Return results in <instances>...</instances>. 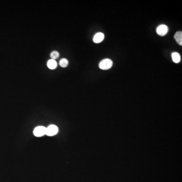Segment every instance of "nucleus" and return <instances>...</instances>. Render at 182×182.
<instances>
[{"instance_id":"7","label":"nucleus","mask_w":182,"mask_h":182,"mask_svg":"<svg viewBox=\"0 0 182 182\" xmlns=\"http://www.w3.org/2000/svg\"><path fill=\"white\" fill-rule=\"evenodd\" d=\"M171 58L173 62L175 63H178L181 61V55L178 52H173L171 53Z\"/></svg>"},{"instance_id":"3","label":"nucleus","mask_w":182,"mask_h":182,"mask_svg":"<svg viewBox=\"0 0 182 182\" xmlns=\"http://www.w3.org/2000/svg\"><path fill=\"white\" fill-rule=\"evenodd\" d=\"M46 134V128L44 127L40 126L35 128L33 131V134L37 137L44 136Z\"/></svg>"},{"instance_id":"4","label":"nucleus","mask_w":182,"mask_h":182,"mask_svg":"<svg viewBox=\"0 0 182 182\" xmlns=\"http://www.w3.org/2000/svg\"><path fill=\"white\" fill-rule=\"evenodd\" d=\"M58 132V128L55 125H50L46 128V134L47 136H53Z\"/></svg>"},{"instance_id":"8","label":"nucleus","mask_w":182,"mask_h":182,"mask_svg":"<svg viewBox=\"0 0 182 182\" xmlns=\"http://www.w3.org/2000/svg\"><path fill=\"white\" fill-rule=\"evenodd\" d=\"M47 66L50 69H54L57 67V62L55 60L51 59L48 60V61L47 62Z\"/></svg>"},{"instance_id":"6","label":"nucleus","mask_w":182,"mask_h":182,"mask_svg":"<svg viewBox=\"0 0 182 182\" xmlns=\"http://www.w3.org/2000/svg\"><path fill=\"white\" fill-rule=\"evenodd\" d=\"M174 38L175 41L179 45H182V31H177L174 35Z\"/></svg>"},{"instance_id":"10","label":"nucleus","mask_w":182,"mask_h":182,"mask_svg":"<svg viewBox=\"0 0 182 182\" xmlns=\"http://www.w3.org/2000/svg\"><path fill=\"white\" fill-rule=\"evenodd\" d=\"M50 57L52 59H56L59 57V53L56 51H54L51 53Z\"/></svg>"},{"instance_id":"2","label":"nucleus","mask_w":182,"mask_h":182,"mask_svg":"<svg viewBox=\"0 0 182 182\" xmlns=\"http://www.w3.org/2000/svg\"><path fill=\"white\" fill-rule=\"evenodd\" d=\"M169 31V28L166 25L161 24L159 25L156 29V33L160 36H165Z\"/></svg>"},{"instance_id":"9","label":"nucleus","mask_w":182,"mask_h":182,"mask_svg":"<svg viewBox=\"0 0 182 182\" xmlns=\"http://www.w3.org/2000/svg\"><path fill=\"white\" fill-rule=\"evenodd\" d=\"M59 64L62 67H63V68L66 67L68 65V60L65 58H62L60 61Z\"/></svg>"},{"instance_id":"5","label":"nucleus","mask_w":182,"mask_h":182,"mask_svg":"<svg viewBox=\"0 0 182 182\" xmlns=\"http://www.w3.org/2000/svg\"><path fill=\"white\" fill-rule=\"evenodd\" d=\"M104 39V35L102 33H98L95 35L93 37V41L95 43L98 44L103 41Z\"/></svg>"},{"instance_id":"1","label":"nucleus","mask_w":182,"mask_h":182,"mask_svg":"<svg viewBox=\"0 0 182 182\" xmlns=\"http://www.w3.org/2000/svg\"><path fill=\"white\" fill-rule=\"evenodd\" d=\"M113 65L112 60L108 58L102 60L99 64V68L102 70H108L111 68Z\"/></svg>"}]
</instances>
